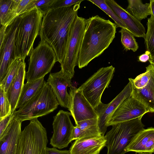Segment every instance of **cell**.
<instances>
[{
  "label": "cell",
  "mask_w": 154,
  "mask_h": 154,
  "mask_svg": "<svg viewBox=\"0 0 154 154\" xmlns=\"http://www.w3.org/2000/svg\"><path fill=\"white\" fill-rule=\"evenodd\" d=\"M47 82L51 87L59 105L70 111L71 103L67 88L72 85L71 79L60 70L58 72L50 73Z\"/></svg>",
  "instance_id": "9a60e30c"
},
{
  "label": "cell",
  "mask_w": 154,
  "mask_h": 154,
  "mask_svg": "<svg viewBox=\"0 0 154 154\" xmlns=\"http://www.w3.org/2000/svg\"><path fill=\"white\" fill-rule=\"evenodd\" d=\"M19 19L20 16L7 28L4 47L0 51V82L5 76L11 63L16 59L15 38Z\"/></svg>",
  "instance_id": "4fadbf2b"
},
{
  "label": "cell",
  "mask_w": 154,
  "mask_h": 154,
  "mask_svg": "<svg viewBox=\"0 0 154 154\" xmlns=\"http://www.w3.org/2000/svg\"><path fill=\"white\" fill-rule=\"evenodd\" d=\"M106 139L102 135L77 139L72 144L70 154H99L106 146Z\"/></svg>",
  "instance_id": "e0dca14e"
},
{
  "label": "cell",
  "mask_w": 154,
  "mask_h": 154,
  "mask_svg": "<svg viewBox=\"0 0 154 154\" xmlns=\"http://www.w3.org/2000/svg\"><path fill=\"white\" fill-rule=\"evenodd\" d=\"M81 130L77 126L74 127L72 135V140L80 139L81 135Z\"/></svg>",
  "instance_id": "8d00e7d4"
},
{
  "label": "cell",
  "mask_w": 154,
  "mask_h": 154,
  "mask_svg": "<svg viewBox=\"0 0 154 154\" xmlns=\"http://www.w3.org/2000/svg\"><path fill=\"white\" fill-rule=\"evenodd\" d=\"M149 110L139 101L130 96L125 99L110 116L108 126L139 118L142 119Z\"/></svg>",
  "instance_id": "8fae6325"
},
{
  "label": "cell",
  "mask_w": 154,
  "mask_h": 154,
  "mask_svg": "<svg viewBox=\"0 0 154 154\" xmlns=\"http://www.w3.org/2000/svg\"><path fill=\"white\" fill-rule=\"evenodd\" d=\"M149 61L150 64H151L154 65V57L152 59H149Z\"/></svg>",
  "instance_id": "ab89813d"
},
{
  "label": "cell",
  "mask_w": 154,
  "mask_h": 154,
  "mask_svg": "<svg viewBox=\"0 0 154 154\" xmlns=\"http://www.w3.org/2000/svg\"><path fill=\"white\" fill-rule=\"evenodd\" d=\"M82 40L77 66L82 69L100 56L115 37L116 25L96 15L89 17Z\"/></svg>",
  "instance_id": "7a4b0ae2"
},
{
  "label": "cell",
  "mask_w": 154,
  "mask_h": 154,
  "mask_svg": "<svg viewBox=\"0 0 154 154\" xmlns=\"http://www.w3.org/2000/svg\"><path fill=\"white\" fill-rule=\"evenodd\" d=\"M14 112L0 118V139L4 135L10 123L14 117Z\"/></svg>",
  "instance_id": "836d02e7"
},
{
  "label": "cell",
  "mask_w": 154,
  "mask_h": 154,
  "mask_svg": "<svg viewBox=\"0 0 154 154\" xmlns=\"http://www.w3.org/2000/svg\"><path fill=\"white\" fill-rule=\"evenodd\" d=\"M146 71L137 76L135 79H128L129 81L135 88L140 89L144 88L148 83L151 75V65L146 67Z\"/></svg>",
  "instance_id": "f1b7e54d"
},
{
  "label": "cell",
  "mask_w": 154,
  "mask_h": 154,
  "mask_svg": "<svg viewBox=\"0 0 154 154\" xmlns=\"http://www.w3.org/2000/svg\"><path fill=\"white\" fill-rule=\"evenodd\" d=\"M80 4L53 9L43 16L39 35L53 49L60 64L65 59L71 29Z\"/></svg>",
  "instance_id": "6da1fadb"
},
{
  "label": "cell",
  "mask_w": 154,
  "mask_h": 154,
  "mask_svg": "<svg viewBox=\"0 0 154 154\" xmlns=\"http://www.w3.org/2000/svg\"><path fill=\"white\" fill-rule=\"evenodd\" d=\"M126 151L139 153H154V128L143 129L136 135Z\"/></svg>",
  "instance_id": "d6986e66"
},
{
  "label": "cell",
  "mask_w": 154,
  "mask_h": 154,
  "mask_svg": "<svg viewBox=\"0 0 154 154\" xmlns=\"http://www.w3.org/2000/svg\"><path fill=\"white\" fill-rule=\"evenodd\" d=\"M126 10L134 17L140 21L151 15L149 3L143 4L141 0H128Z\"/></svg>",
  "instance_id": "603a6c76"
},
{
  "label": "cell",
  "mask_w": 154,
  "mask_h": 154,
  "mask_svg": "<svg viewBox=\"0 0 154 154\" xmlns=\"http://www.w3.org/2000/svg\"><path fill=\"white\" fill-rule=\"evenodd\" d=\"M132 89L129 81L123 90L109 103L104 104L101 102L95 109L98 116V125L102 136H104L109 118L118 107L126 99L131 96Z\"/></svg>",
  "instance_id": "5bb4252c"
},
{
  "label": "cell",
  "mask_w": 154,
  "mask_h": 154,
  "mask_svg": "<svg viewBox=\"0 0 154 154\" xmlns=\"http://www.w3.org/2000/svg\"><path fill=\"white\" fill-rule=\"evenodd\" d=\"M105 1L134 36L144 38L145 35V28L140 21L134 17L114 0Z\"/></svg>",
  "instance_id": "ac0fdd59"
},
{
  "label": "cell",
  "mask_w": 154,
  "mask_h": 154,
  "mask_svg": "<svg viewBox=\"0 0 154 154\" xmlns=\"http://www.w3.org/2000/svg\"><path fill=\"white\" fill-rule=\"evenodd\" d=\"M115 72L112 65L101 68L77 88L95 109L102 102V95L108 88Z\"/></svg>",
  "instance_id": "9c48e42d"
},
{
  "label": "cell",
  "mask_w": 154,
  "mask_h": 154,
  "mask_svg": "<svg viewBox=\"0 0 154 154\" xmlns=\"http://www.w3.org/2000/svg\"><path fill=\"white\" fill-rule=\"evenodd\" d=\"M22 122L14 118L5 135L0 139V154H16L22 133Z\"/></svg>",
  "instance_id": "2e32d148"
},
{
  "label": "cell",
  "mask_w": 154,
  "mask_h": 154,
  "mask_svg": "<svg viewBox=\"0 0 154 154\" xmlns=\"http://www.w3.org/2000/svg\"><path fill=\"white\" fill-rule=\"evenodd\" d=\"M119 32L121 33V42L125 50L137 51L138 45L134 35L128 29L124 28H121Z\"/></svg>",
  "instance_id": "4316f807"
},
{
  "label": "cell",
  "mask_w": 154,
  "mask_h": 154,
  "mask_svg": "<svg viewBox=\"0 0 154 154\" xmlns=\"http://www.w3.org/2000/svg\"><path fill=\"white\" fill-rule=\"evenodd\" d=\"M46 129L37 118L30 121L22 131L16 154H47Z\"/></svg>",
  "instance_id": "52a82bcc"
},
{
  "label": "cell",
  "mask_w": 154,
  "mask_h": 154,
  "mask_svg": "<svg viewBox=\"0 0 154 154\" xmlns=\"http://www.w3.org/2000/svg\"><path fill=\"white\" fill-rule=\"evenodd\" d=\"M7 28L5 26L2 25L0 29V51H2L4 47Z\"/></svg>",
  "instance_id": "e575fe53"
},
{
  "label": "cell",
  "mask_w": 154,
  "mask_h": 154,
  "mask_svg": "<svg viewBox=\"0 0 154 154\" xmlns=\"http://www.w3.org/2000/svg\"><path fill=\"white\" fill-rule=\"evenodd\" d=\"M150 57L149 52L146 51L145 53L138 57V61L139 62L145 63L149 61Z\"/></svg>",
  "instance_id": "74e56055"
},
{
  "label": "cell",
  "mask_w": 154,
  "mask_h": 154,
  "mask_svg": "<svg viewBox=\"0 0 154 154\" xmlns=\"http://www.w3.org/2000/svg\"><path fill=\"white\" fill-rule=\"evenodd\" d=\"M44 77L24 84L16 109L19 108L33 97L43 85Z\"/></svg>",
  "instance_id": "7402d4cb"
},
{
  "label": "cell",
  "mask_w": 154,
  "mask_h": 154,
  "mask_svg": "<svg viewBox=\"0 0 154 154\" xmlns=\"http://www.w3.org/2000/svg\"><path fill=\"white\" fill-rule=\"evenodd\" d=\"M44 13L37 8L20 16L15 38L16 59L25 60L33 49L39 35Z\"/></svg>",
  "instance_id": "3957f363"
},
{
  "label": "cell",
  "mask_w": 154,
  "mask_h": 154,
  "mask_svg": "<svg viewBox=\"0 0 154 154\" xmlns=\"http://www.w3.org/2000/svg\"><path fill=\"white\" fill-rule=\"evenodd\" d=\"M98 118L85 120L75 124L76 126L81 130V135L80 139L102 135L98 125Z\"/></svg>",
  "instance_id": "cb8c5ba5"
},
{
  "label": "cell",
  "mask_w": 154,
  "mask_h": 154,
  "mask_svg": "<svg viewBox=\"0 0 154 154\" xmlns=\"http://www.w3.org/2000/svg\"><path fill=\"white\" fill-rule=\"evenodd\" d=\"M88 21V19L77 16L71 29L65 57L60 66V70L71 79L74 74V68L77 66L79 53Z\"/></svg>",
  "instance_id": "ba28073f"
},
{
  "label": "cell",
  "mask_w": 154,
  "mask_h": 154,
  "mask_svg": "<svg viewBox=\"0 0 154 154\" xmlns=\"http://www.w3.org/2000/svg\"><path fill=\"white\" fill-rule=\"evenodd\" d=\"M13 0H0V21L1 25L4 26L7 17L10 11Z\"/></svg>",
  "instance_id": "1f68e13d"
},
{
  "label": "cell",
  "mask_w": 154,
  "mask_h": 154,
  "mask_svg": "<svg viewBox=\"0 0 154 154\" xmlns=\"http://www.w3.org/2000/svg\"><path fill=\"white\" fill-rule=\"evenodd\" d=\"M139 154H152V153H139Z\"/></svg>",
  "instance_id": "60d3db41"
},
{
  "label": "cell",
  "mask_w": 154,
  "mask_h": 154,
  "mask_svg": "<svg viewBox=\"0 0 154 154\" xmlns=\"http://www.w3.org/2000/svg\"><path fill=\"white\" fill-rule=\"evenodd\" d=\"M83 1V0H55L48 7L45 13L53 9L67 7L75 4H81Z\"/></svg>",
  "instance_id": "d6a6232c"
},
{
  "label": "cell",
  "mask_w": 154,
  "mask_h": 154,
  "mask_svg": "<svg viewBox=\"0 0 154 154\" xmlns=\"http://www.w3.org/2000/svg\"><path fill=\"white\" fill-rule=\"evenodd\" d=\"M147 30L144 38L146 51L150 54L149 59L154 57V17L151 14L147 23Z\"/></svg>",
  "instance_id": "d4e9b609"
},
{
  "label": "cell",
  "mask_w": 154,
  "mask_h": 154,
  "mask_svg": "<svg viewBox=\"0 0 154 154\" xmlns=\"http://www.w3.org/2000/svg\"><path fill=\"white\" fill-rule=\"evenodd\" d=\"M22 59L17 74L11 84L6 93L11 106V113L16 111L17 106L22 91L26 75V63Z\"/></svg>",
  "instance_id": "ffe728a7"
},
{
  "label": "cell",
  "mask_w": 154,
  "mask_h": 154,
  "mask_svg": "<svg viewBox=\"0 0 154 154\" xmlns=\"http://www.w3.org/2000/svg\"><path fill=\"white\" fill-rule=\"evenodd\" d=\"M28 69L25 79L30 82L44 77L50 72L57 61L52 48L45 41L41 40L38 45L30 52Z\"/></svg>",
  "instance_id": "8992f818"
},
{
  "label": "cell",
  "mask_w": 154,
  "mask_h": 154,
  "mask_svg": "<svg viewBox=\"0 0 154 154\" xmlns=\"http://www.w3.org/2000/svg\"><path fill=\"white\" fill-rule=\"evenodd\" d=\"M22 60L21 58H17L13 61L9 66L5 76L0 82V85L2 87L6 93L11 84L17 74Z\"/></svg>",
  "instance_id": "484cf974"
},
{
  "label": "cell",
  "mask_w": 154,
  "mask_h": 154,
  "mask_svg": "<svg viewBox=\"0 0 154 154\" xmlns=\"http://www.w3.org/2000/svg\"><path fill=\"white\" fill-rule=\"evenodd\" d=\"M59 105L51 87L45 81L36 94L18 110L14 112V117L23 122L31 120L53 112Z\"/></svg>",
  "instance_id": "277c9868"
},
{
  "label": "cell",
  "mask_w": 154,
  "mask_h": 154,
  "mask_svg": "<svg viewBox=\"0 0 154 154\" xmlns=\"http://www.w3.org/2000/svg\"><path fill=\"white\" fill-rule=\"evenodd\" d=\"M69 87V94L71 106L70 111L75 123L85 120L98 118L96 110L81 92L72 85Z\"/></svg>",
  "instance_id": "7c38bea8"
},
{
  "label": "cell",
  "mask_w": 154,
  "mask_h": 154,
  "mask_svg": "<svg viewBox=\"0 0 154 154\" xmlns=\"http://www.w3.org/2000/svg\"><path fill=\"white\" fill-rule=\"evenodd\" d=\"M105 136L107 154H125L134 137L144 128L141 119L138 118L112 125Z\"/></svg>",
  "instance_id": "5b68a950"
},
{
  "label": "cell",
  "mask_w": 154,
  "mask_h": 154,
  "mask_svg": "<svg viewBox=\"0 0 154 154\" xmlns=\"http://www.w3.org/2000/svg\"><path fill=\"white\" fill-rule=\"evenodd\" d=\"M70 112L60 110L53 117V134L50 144L53 147L61 149L67 147L72 140L74 128L70 118Z\"/></svg>",
  "instance_id": "30bf717a"
},
{
  "label": "cell",
  "mask_w": 154,
  "mask_h": 154,
  "mask_svg": "<svg viewBox=\"0 0 154 154\" xmlns=\"http://www.w3.org/2000/svg\"><path fill=\"white\" fill-rule=\"evenodd\" d=\"M151 65V75L147 84L143 88L138 89L131 84V96L143 104L149 112H154V65Z\"/></svg>",
  "instance_id": "44dd1931"
},
{
  "label": "cell",
  "mask_w": 154,
  "mask_h": 154,
  "mask_svg": "<svg viewBox=\"0 0 154 154\" xmlns=\"http://www.w3.org/2000/svg\"><path fill=\"white\" fill-rule=\"evenodd\" d=\"M11 113V106L7 97L6 93L0 85V118Z\"/></svg>",
  "instance_id": "4dcf8cb0"
},
{
  "label": "cell",
  "mask_w": 154,
  "mask_h": 154,
  "mask_svg": "<svg viewBox=\"0 0 154 154\" xmlns=\"http://www.w3.org/2000/svg\"><path fill=\"white\" fill-rule=\"evenodd\" d=\"M93 4L98 7L103 11L115 22L117 27H119L127 29V27L115 13L112 9L106 3L105 0H88Z\"/></svg>",
  "instance_id": "83f0119b"
},
{
  "label": "cell",
  "mask_w": 154,
  "mask_h": 154,
  "mask_svg": "<svg viewBox=\"0 0 154 154\" xmlns=\"http://www.w3.org/2000/svg\"><path fill=\"white\" fill-rule=\"evenodd\" d=\"M55 0H31L23 11V14L37 8L45 13L47 8Z\"/></svg>",
  "instance_id": "f546056e"
},
{
  "label": "cell",
  "mask_w": 154,
  "mask_h": 154,
  "mask_svg": "<svg viewBox=\"0 0 154 154\" xmlns=\"http://www.w3.org/2000/svg\"><path fill=\"white\" fill-rule=\"evenodd\" d=\"M46 152L47 154H70L69 150H60L54 147H47Z\"/></svg>",
  "instance_id": "d590c367"
},
{
  "label": "cell",
  "mask_w": 154,
  "mask_h": 154,
  "mask_svg": "<svg viewBox=\"0 0 154 154\" xmlns=\"http://www.w3.org/2000/svg\"><path fill=\"white\" fill-rule=\"evenodd\" d=\"M151 14L154 17V0H151L149 3Z\"/></svg>",
  "instance_id": "f35d334b"
}]
</instances>
